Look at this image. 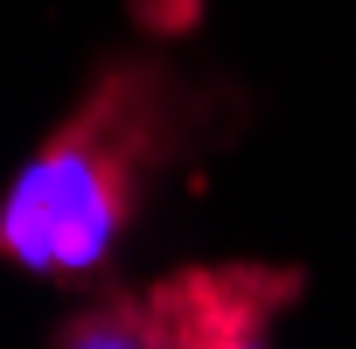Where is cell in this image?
I'll return each mask as SVG.
<instances>
[{
    "label": "cell",
    "instance_id": "3",
    "mask_svg": "<svg viewBox=\"0 0 356 349\" xmlns=\"http://www.w3.org/2000/svg\"><path fill=\"white\" fill-rule=\"evenodd\" d=\"M203 349H266V342H259V328H224V335L203 342Z\"/></svg>",
    "mask_w": 356,
    "mask_h": 349
},
{
    "label": "cell",
    "instance_id": "2",
    "mask_svg": "<svg viewBox=\"0 0 356 349\" xmlns=\"http://www.w3.org/2000/svg\"><path fill=\"white\" fill-rule=\"evenodd\" d=\"M56 349H189V342L175 335L154 307H98V314L70 321Z\"/></svg>",
    "mask_w": 356,
    "mask_h": 349
},
{
    "label": "cell",
    "instance_id": "1",
    "mask_svg": "<svg viewBox=\"0 0 356 349\" xmlns=\"http://www.w3.org/2000/svg\"><path fill=\"white\" fill-rule=\"evenodd\" d=\"M133 119H126V84H105L98 112L70 119L0 203V252L22 273L42 279H84L112 259L126 210H133Z\"/></svg>",
    "mask_w": 356,
    "mask_h": 349
}]
</instances>
